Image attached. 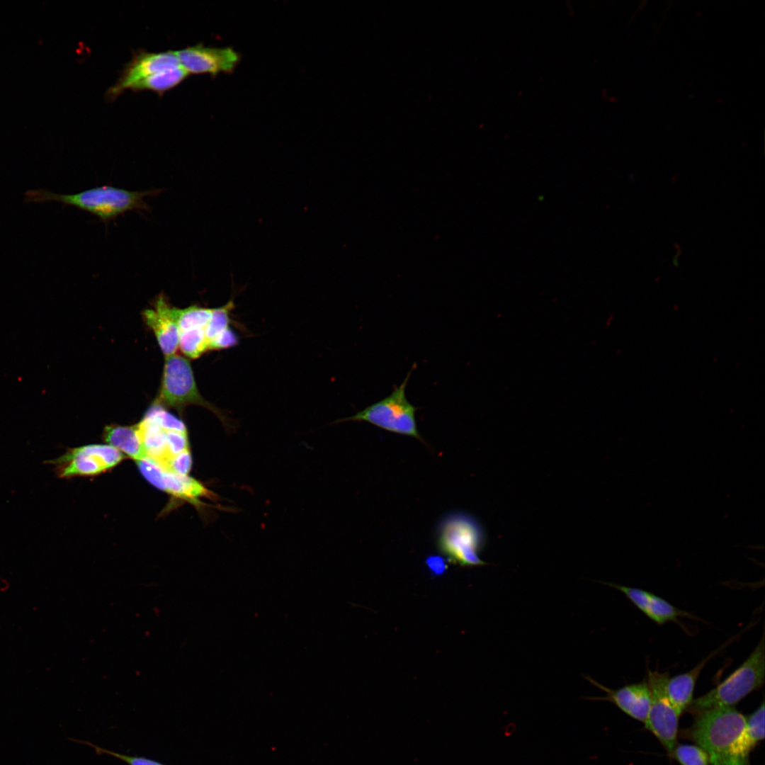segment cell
Instances as JSON below:
<instances>
[{
  "label": "cell",
  "instance_id": "cell-10",
  "mask_svg": "<svg viewBox=\"0 0 765 765\" xmlns=\"http://www.w3.org/2000/svg\"><path fill=\"white\" fill-rule=\"evenodd\" d=\"M178 67L181 65L175 51H137L125 65L117 81L108 90L107 96L114 99L133 84L157 72Z\"/></svg>",
  "mask_w": 765,
  "mask_h": 765
},
{
  "label": "cell",
  "instance_id": "cell-22",
  "mask_svg": "<svg viewBox=\"0 0 765 765\" xmlns=\"http://www.w3.org/2000/svg\"><path fill=\"white\" fill-rule=\"evenodd\" d=\"M72 740L75 741V742L84 743V744H87L89 747H91L96 751V752L97 754H108V755L114 756V757L118 758L120 760L125 762L128 765H164V764H162L160 762H158V761H156L154 760L147 759V758H145V757L128 756V755H125V754H120V753H117V752H113V751H110V750H107V749H106L104 748H101L100 747L96 746V745L93 744L92 743L86 742V741H81V740Z\"/></svg>",
  "mask_w": 765,
  "mask_h": 765
},
{
  "label": "cell",
  "instance_id": "cell-3",
  "mask_svg": "<svg viewBox=\"0 0 765 765\" xmlns=\"http://www.w3.org/2000/svg\"><path fill=\"white\" fill-rule=\"evenodd\" d=\"M765 677L764 635L758 644L732 673L715 688L693 699L687 710L696 714L707 710L735 707L750 693L760 688Z\"/></svg>",
  "mask_w": 765,
  "mask_h": 765
},
{
  "label": "cell",
  "instance_id": "cell-5",
  "mask_svg": "<svg viewBox=\"0 0 765 765\" xmlns=\"http://www.w3.org/2000/svg\"><path fill=\"white\" fill-rule=\"evenodd\" d=\"M415 367L414 363L403 382L395 386L388 396L338 421H366L385 431L423 441L415 418L418 407L414 406L406 396V387Z\"/></svg>",
  "mask_w": 765,
  "mask_h": 765
},
{
  "label": "cell",
  "instance_id": "cell-17",
  "mask_svg": "<svg viewBox=\"0 0 765 765\" xmlns=\"http://www.w3.org/2000/svg\"><path fill=\"white\" fill-rule=\"evenodd\" d=\"M215 308L191 305L180 309L172 306L171 312L178 326L179 332L188 329L202 328L208 329V336L210 344L215 340L213 329V315Z\"/></svg>",
  "mask_w": 765,
  "mask_h": 765
},
{
  "label": "cell",
  "instance_id": "cell-19",
  "mask_svg": "<svg viewBox=\"0 0 765 765\" xmlns=\"http://www.w3.org/2000/svg\"><path fill=\"white\" fill-rule=\"evenodd\" d=\"M764 702L746 717L744 730L738 740L740 751L749 757L751 752L764 739Z\"/></svg>",
  "mask_w": 765,
  "mask_h": 765
},
{
  "label": "cell",
  "instance_id": "cell-23",
  "mask_svg": "<svg viewBox=\"0 0 765 765\" xmlns=\"http://www.w3.org/2000/svg\"><path fill=\"white\" fill-rule=\"evenodd\" d=\"M426 565L430 571L435 574H440L446 569V565L438 556H431L426 560Z\"/></svg>",
  "mask_w": 765,
  "mask_h": 765
},
{
  "label": "cell",
  "instance_id": "cell-18",
  "mask_svg": "<svg viewBox=\"0 0 765 765\" xmlns=\"http://www.w3.org/2000/svg\"><path fill=\"white\" fill-rule=\"evenodd\" d=\"M188 75L182 67H178L150 75L133 84L129 89L149 91L162 96L180 84Z\"/></svg>",
  "mask_w": 765,
  "mask_h": 765
},
{
  "label": "cell",
  "instance_id": "cell-9",
  "mask_svg": "<svg viewBox=\"0 0 765 765\" xmlns=\"http://www.w3.org/2000/svg\"><path fill=\"white\" fill-rule=\"evenodd\" d=\"M143 477L155 487L194 504H200L202 497L215 498V494L200 482L188 475L168 472L149 458L136 461Z\"/></svg>",
  "mask_w": 765,
  "mask_h": 765
},
{
  "label": "cell",
  "instance_id": "cell-15",
  "mask_svg": "<svg viewBox=\"0 0 765 765\" xmlns=\"http://www.w3.org/2000/svg\"><path fill=\"white\" fill-rule=\"evenodd\" d=\"M724 647L722 645L710 653L691 670L668 679L667 683V696L679 716L687 710L693 700L694 688L703 667Z\"/></svg>",
  "mask_w": 765,
  "mask_h": 765
},
{
  "label": "cell",
  "instance_id": "cell-20",
  "mask_svg": "<svg viewBox=\"0 0 765 765\" xmlns=\"http://www.w3.org/2000/svg\"><path fill=\"white\" fill-rule=\"evenodd\" d=\"M178 348L189 358H198L210 351L208 329L196 328L179 332Z\"/></svg>",
  "mask_w": 765,
  "mask_h": 765
},
{
  "label": "cell",
  "instance_id": "cell-4",
  "mask_svg": "<svg viewBox=\"0 0 765 765\" xmlns=\"http://www.w3.org/2000/svg\"><path fill=\"white\" fill-rule=\"evenodd\" d=\"M153 403L180 414L189 405L200 406L215 414L226 429L232 427L229 418L201 395L189 361L178 354L166 357L159 395Z\"/></svg>",
  "mask_w": 765,
  "mask_h": 765
},
{
  "label": "cell",
  "instance_id": "cell-7",
  "mask_svg": "<svg viewBox=\"0 0 765 765\" xmlns=\"http://www.w3.org/2000/svg\"><path fill=\"white\" fill-rule=\"evenodd\" d=\"M123 458L124 455L111 446L90 444L68 448L60 457L44 463L54 466L57 477L71 479L101 474L118 465Z\"/></svg>",
  "mask_w": 765,
  "mask_h": 765
},
{
  "label": "cell",
  "instance_id": "cell-12",
  "mask_svg": "<svg viewBox=\"0 0 765 765\" xmlns=\"http://www.w3.org/2000/svg\"><path fill=\"white\" fill-rule=\"evenodd\" d=\"M585 678L606 693L601 697L589 696L586 698V699L612 703L630 718L643 723L645 722L650 706V691L647 681L626 685L617 689H611L601 685L590 676H585Z\"/></svg>",
  "mask_w": 765,
  "mask_h": 765
},
{
  "label": "cell",
  "instance_id": "cell-13",
  "mask_svg": "<svg viewBox=\"0 0 765 765\" xmlns=\"http://www.w3.org/2000/svg\"><path fill=\"white\" fill-rule=\"evenodd\" d=\"M605 584L622 592L647 618L659 625L668 622L678 623V619L681 617L693 618L692 614L676 608L648 591L615 583Z\"/></svg>",
  "mask_w": 765,
  "mask_h": 765
},
{
  "label": "cell",
  "instance_id": "cell-1",
  "mask_svg": "<svg viewBox=\"0 0 765 765\" xmlns=\"http://www.w3.org/2000/svg\"><path fill=\"white\" fill-rule=\"evenodd\" d=\"M746 716L735 707L716 708L695 714L684 736L701 747L710 765H750L738 747Z\"/></svg>",
  "mask_w": 765,
  "mask_h": 765
},
{
  "label": "cell",
  "instance_id": "cell-16",
  "mask_svg": "<svg viewBox=\"0 0 765 765\" xmlns=\"http://www.w3.org/2000/svg\"><path fill=\"white\" fill-rule=\"evenodd\" d=\"M103 439L108 445L136 461L146 455L139 439L136 426L109 425L103 431Z\"/></svg>",
  "mask_w": 765,
  "mask_h": 765
},
{
  "label": "cell",
  "instance_id": "cell-2",
  "mask_svg": "<svg viewBox=\"0 0 765 765\" xmlns=\"http://www.w3.org/2000/svg\"><path fill=\"white\" fill-rule=\"evenodd\" d=\"M162 189L131 191L111 186L95 187L74 194H60L47 189H31L24 193L26 204L57 202L72 206L108 222L131 210H149L144 198L155 196Z\"/></svg>",
  "mask_w": 765,
  "mask_h": 765
},
{
  "label": "cell",
  "instance_id": "cell-21",
  "mask_svg": "<svg viewBox=\"0 0 765 765\" xmlns=\"http://www.w3.org/2000/svg\"><path fill=\"white\" fill-rule=\"evenodd\" d=\"M669 756L680 765H709L707 753L699 746L677 744Z\"/></svg>",
  "mask_w": 765,
  "mask_h": 765
},
{
  "label": "cell",
  "instance_id": "cell-14",
  "mask_svg": "<svg viewBox=\"0 0 765 765\" xmlns=\"http://www.w3.org/2000/svg\"><path fill=\"white\" fill-rule=\"evenodd\" d=\"M171 305L164 295L155 301L154 309L142 312L145 324L156 337L161 351L168 357L175 354L178 348L179 330L173 317Z\"/></svg>",
  "mask_w": 765,
  "mask_h": 765
},
{
  "label": "cell",
  "instance_id": "cell-6",
  "mask_svg": "<svg viewBox=\"0 0 765 765\" xmlns=\"http://www.w3.org/2000/svg\"><path fill=\"white\" fill-rule=\"evenodd\" d=\"M484 544V533L472 518L456 515L445 521L441 528L438 545L450 562L462 567L486 565L479 557Z\"/></svg>",
  "mask_w": 765,
  "mask_h": 765
},
{
  "label": "cell",
  "instance_id": "cell-11",
  "mask_svg": "<svg viewBox=\"0 0 765 765\" xmlns=\"http://www.w3.org/2000/svg\"><path fill=\"white\" fill-rule=\"evenodd\" d=\"M181 67L188 74L216 75L230 72L239 57L230 47H212L203 45L188 46L175 50Z\"/></svg>",
  "mask_w": 765,
  "mask_h": 765
},
{
  "label": "cell",
  "instance_id": "cell-8",
  "mask_svg": "<svg viewBox=\"0 0 765 765\" xmlns=\"http://www.w3.org/2000/svg\"><path fill=\"white\" fill-rule=\"evenodd\" d=\"M667 672L647 669V682L650 691V706L645 728L658 740L669 755L678 744L679 715L667 693Z\"/></svg>",
  "mask_w": 765,
  "mask_h": 765
}]
</instances>
